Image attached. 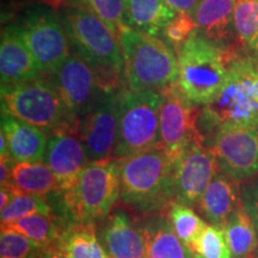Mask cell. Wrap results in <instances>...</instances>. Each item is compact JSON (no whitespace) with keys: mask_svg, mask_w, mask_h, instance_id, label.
<instances>
[{"mask_svg":"<svg viewBox=\"0 0 258 258\" xmlns=\"http://www.w3.org/2000/svg\"><path fill=\"white\" fill-rule=\"evenodd\" d=\"M258 127V57H231L221 92L198 115V139L211 147L224 131Z\"/></svg>","mask_w":258,"mask_h":258,"instance_id":"obj_1","label":"cell"},{"mask_svg":"<svg viewBox=\"0 0 258 258\" xmlns=\"http://www.w3.org/2000/svg\"><path fill=\"white\" fill-rule=\"evenodd\" d=\"M122 205L143 214L166 212L175 201V160L163 147L117 159Z\"/></svg>","mask_w":258,"mask_h":258,"instance_id":"obj_2","label":"cell"},{"mask_svg":"<svg viewBox=\"0 0 258 258\" xmlns=\"http://www.w3.org/2000/svg\"><path fill=\"white\" fill-rule=\"evenodd\" d=\"M61 21L71 48L91 64L103 88L121 89L124 62L117 35L98 16L77 2L63 8Z\"/></svg>","mask_w":258,"mask_h":258,"instance_id":"obj_3","label":"cell"},{"mask_svg":"<svg viewBox=\"0 0 258 258\" xmlns=\"http://www.w3.org/2000/svg\"><path fill=\"white\" fill-rule=\"evenodd\" d=\"M231 55L225 48L195 29L177 50V86L190 103L205 106L221 92L227 78Z\"/></svg>","mask_w":258,"mask_h":258,"instance_id":"obj_4","label":"cell"},{"mask_svg":"<svg viewBox=\"0 0 258 258\" xmlns=\"http://www.w3.org/2000/svg\"><path fill=\"white\" fill-rule=\"evenodd\" d=\"M124 70L123 78L132 91H161L177 82L178 59L175 49L165 41L124 27L118 34Z\"/></svg>","mask_w":258,"mask_h":258,"instance_id":"obj_5","label":"cell"},{"mask_svg":"<svg viewBox=\"0 0 258 258\" xmlns=\"http://www.w3.org/2000/svg\"><path fill=\"white\" fill-rule=\"evenodd\" d=\"M120 200L117 160L91 161L69 189L59 194V205L70 221L96 222L112 212Z\"/></svg>","mask_w":258,"mask_h":258,"instance_id":"obj_6","label":"cell"},{"mask_svg":"<svg viewBox=\"0 0 258 258\" xmlns=\"http://www.w3.org/2000/svg\"><path fill=\"white\" fill-rule=\"evenodd\" d=\"M2 112L40 128L48 137L57 131L78 127V121L49 77L2 89Z\"/></svg>","mask_w":258,"mask_h":258,"instance_id":"obj_7","label":"cell"},{"mask_svg":"<svg viewBox=\"0 0 258 258\" xmlns=\"http://www.w3.org/2000/svg\"><path fill=\"white\" fill-rule=\"evenodd\" d=\"M163 95L156 90H118V133L112 159L160 145Z\"/></svg>","mask_w":258,"mask_h":258,"instance_id":"obj_8","label":"cell"},{"mask_svg":"<svg viewBox=\"0 0 258 258\" xmlns=\"http://www.w3.org/2000/svg\"><path fill=\"white\" fill-rule=\"evenodd\" d=\"M17 25L42 73L53 76L71 54L61 17L49 6L34 5L25 10Z\"/></svg>","mask_w":258,"mask_h":258,"instance_id":"obj_9","label":"cell"},{"mask_svg":"<svg viewBox=\"0 0 258 258\" xmlns=\"http://www.w3.org/2000/svg\"><path fill=\"white\" fill-rule=\"evenodd\" d=\"M118 90H104L78 120V134L91 161L112 159L118 133Z\"/></svg>","mask_w":258,"mask_h":258,"instance_id":"obj_10","label":"cell"},{"mask_svg":"<svg viewBox=\"0 0 258 258\" xmlns=\"http://www.w3.org/2000/svg\"><path fill=\"white\" fill-rule=\"evenodd\" d=\"M160 146L176 160L195 139H198L196 106L180 92L176 83L161 90Z\"/></svg>","mask_w":258,"mask_h":258,"instance_id":"obj_11","label":"cell"},{"mask_svg":"<svg viewBox=\"0 0 258 258\" xmlns=\"http://www.w3.org/2000/svg\"><path fill=\"white\" fill-rule=\"evenodd\" d=\"M218 170L214 150L195 139L175 160V202L196 207Z\"/></svg>","mask_w":258,"mask_h":258,"instance_id":"obj_12","label":"cell"},{"mask_svg":"<svg viewBox=\"0 0 258 258\" xmlns=\"http://www.w3.org/2000/svg\"><path fill=\"white\" fill-rule=\"evenodd\" d=\"M49 78L77 121L91 109L105 90L91 64L74 51Z\"/></svg>","mask_w":258,"mask_h":258,"instance_id":"obj_13","label":"cell"},{"mask_svg":"<svg viewBox=\"0 0 258 258\" xmlns=\"http://www.w3.org/2000/svg\"><path fill=\"white\" fill-rule=\"evenodd\" d=\"M219 169L238 183L258 172V127L224 131L213 139Z\"/></svg>","mask_w":258,"mask_h":258,"instance_id":"obj_14","label":"cell"},{"mask_svg":"<svg viewBox=\"0 0 258 258\" xmlns=\"http://www.w3.org/2000/svg\"><path fill=\"white\" fill-rule=\"evenodd\" d=\"M43 160L55 175L59 194L69 189L83 170L91 163L77 127L62 129L51 134L48 138Z\"/></svg>","mask_w":258,"mask_h":258,"instance_id":"obj_15","label":"cell"},{"mask_svg":"<svg viewBox=\"0 0 258 258\" xmlns=\"http://www.w3.org/2000/svg\"><path fill=\"white\" fill-rule=\"evenodd\" d=\"M99 222V239L111 258H147L146 238L138 218L116 208Z\"/></svg>","mask_w":258,"mask_h":258,"instance_id":"obj_16","label":"cell"},{"mask_svg":"<svg viewBox=\"0 0 258 258\" xmlns=\"http://www.w3.org/2000/svg\"><path fill=\"white\" fill-rule=\"evenodd\" d=\"M44 74L22 37L17 24L8 25L0 42L2 89L42 78Z\"/></svg>","mask_w":258,"mask_h":258,"instance_id":"obj_17","label":"cell"},{"mask_svg":"<svg viewBox=\"0 0 258 258\" xmlns=\"http://www.w3.org/2000/svg\"><path fill=\"white\" fill-rule=\"evenodd\" d=\"M147 244V258H194L192 251L173 230L166 212L138 218Z\"/></svg>","mask_w":258,"mask_h":258,"instance_id":"obj_18","label":"cell"},{"mask_svg":"<svg viewBox=\"0 0 258 258\" xmlns=\"http://www.w3.org/2000/svg\"><path fill=\"white\" fill-rule=\"evenodd\" d=\"M240 203L238 182L221 172L213 177L195 208L209 225L224 228L228 218Z\"/></svg>","mask_w":258,"mask_h":258,"instance_id":"obj_19","label":"cell"},{"mask_svg":"<svg viewBox=\"0 0 258 258\" xmlns=\"http://www.w3.org/2000/svg\"><path fill=\"white\" fill-rule=\"evenodd\" d=\"M8 143V154L15 163L43 160L48 135L28 122L2 112V131Z\"/></svg>","mask_w":258,"mask_h":258,"instance_id":"obj_20","label":"cell"},{"mask_svg":"<svg viewBox=\"0 0 258 258\" xmlns=\"http://www.w3.org/2000/svg\"><path fill=\"white\" fill-rule=\"evenodd\" d=\"M235 0H201L192 12L198 29L222 47L234 29Z\"/></svg>","mask_w":258,"mask_h":258,"instance_id":"obj_21","label":"cell"},{"mask_svg":"<svg viewBox=\"0 0 258 258\" xmlns=\"http://www.w3.org/2000/svg\"><path fill=\"white\" fill-rule=\"evenodd\" d=\"M70 220L53 213H35L2 226L22 233L43 249H55Z\"/></svg>","mask_w":258,"mask_h":258,"instance_id":"obj_22","label":"cell"},{"mask_svg":"<svg viewBox=\"0 0 258 258\" xmlns=\"http://www.w3.org/2000/svg\"><path fill=\"white\" fill-rule=\"evenodd\" d=\"M124 5L127 27L154 36L177 16L164 0H124Z\"/></svg>","mask_w":258,"mask_h":258,"instance_id":"obj_23","label":"cell"},{"mask_svg":"<svg viewBox=\"0 0 258 258\" xmlns=\"http://www.w3.org/2000/svg\"><path fill=\"white\" fill-rule=\"evenodd\" d=\"M59 249L70 258H111L101 243L96 222L70 221Z\"/></svg>","mask_w":258,"mask_h":258,"instance_id":"obj_24","label":"cell"},{"mask_svg":"<svg viewBox=\"0 0 258 258\" xmlns=\"http://www.w3.org/2000/svg\"><path fill=\"white\" fill-rule=\"evenodd\" d=\"M11 186L18 192L44 198L51 194H59L55 175L44 160L14 163Z\"/></svg>","mask_w":258,"mask_h":258,"instance_id":"obj_25","label":"cell"},{"mask_svg":"<svg viewBox=\"0 0 258 258\" xmlns=\"http://www.w3.org/2000/svg\"><path fill=\"white\" fill-rule=\"evenodd\" d=\"M222 230L232 258H252L258 247V233L243 203L234 209Z\"/></svg>","mask_w":258,"mask_h":258,"instance_id":"obj_26","label":"cell"},{"mask_svg":"<svg viewBox=\"0 0 258 258\" xmlns=\"http://www.w3.org/2000/svg\"><path fill=\"white\" fill-rule=\"evenodd\" d=\"M234 31L243 46L258 50V0H235Z\"/></svg>","mask_w":258,"mask_h":258,"instance_id":"obj_27","label":"cell"},{"mask_svg":"<svg viewBox=\"0 0 258 258\" xmlns=\"http://www.w3.org/2000/svg\"><path fill=\"white\" fill-rule=\"evenodd\" d=\"M167 217L176 234L188 245L191 244L207 226V222L203 220L202 217L196 214L192 207L175 201L171 203L167 209Z\"/></svg>","mask_w":258,"mask_h":258,"instance_id":"obj_28","label":"cell"},{"mask_svg":"<svg viewBox=\"0 0 258 258\" xmlns=\"http://www.w3.org/2000/svg\"><path fill=\"white\" fill-rule=\"evenodd\" d=\"M189 246L194 258H232L224 230L214 225L206 226Z\"/></svg>","mask_w":258,"mask_h":258,"instance_id":"obj_29","label":"cell"},{"mask_svg":"<svg viewBox=\"0 0 258 258\" xmlns=\"http://www.w3.org/2000/svg\"><path fill=\"white\" fill-rule=\"evenodd\" d=\"M0 212V225L6 226L27 215L35 213H53L54 211L44 196L17 191L12 201Z\"/></svg>","mask_w":258,"mask_h":258,"instance_id":"obj_30","label":"cell"},{"mask_svg":"<svg viewBox=\"0 0 258 258\" xmlns=\"http://www.w3.org/2000/svg\"><path fill=\"white\" fill-rule=\"evenodd\" d=\"M74 2L84 5L96 16H98L117 35V37L121 29L127 27L124 0H74Z\"/></svg>","mask_w":258,"mask_h":258,"instance_id":"obj_31","label":"cell"},{"mask_svg":"<svg viewBox=\"0 0 258 258\" xmlns=\"http://www.w3.org/2000/svg\"><path fill=\"white\" fill-rule=\"evenodd\" d=\"M43 247H40L19 232L2 227L0 233V258H34Z\"/></svg>","mask_w":258,"mask_h":258,"instance_id":"obj_32","label":"cell"},{"mask_svg":"<svg viewBox=\"0 0 258 258\" xmlns=\"http://www.w3.org/2000/svg\"><path fill=\"white\" fill-rule=\"evenodd\" d=\"M195 29H198V25L194 21L192 15L177 14L161 32V36L169 46L177 51Z\"/></svg>","mask_w":258,"mask_h":258,"instance_id":"obj_33","label":"cell"},{"mask_svg":"<svg viewBox=\"0 0 258 258\" xmlns=\"http://www.w3.org/2000/svg\"><path fill=\"white\" fill-rule=\"evenodd\" d=\"M241 203L252 219L258 233V179L243 189Z\"/></svg>","mask_w":258,"mask_h":258,"instance_id":"obj_34","label":"cell"},{"mask_svg":"<svg viewBox=\"0 0 258 258\" xmlns=\"http://www.w3.org/2000/svg\"><path fill=\"white\" fill-rule=\"evenodd\" d=\"M171 9L175 10L177 14L192 15L194 10L201 0H164Z\"/></svg>","mask_w":258,"mask_h":258,"instance_id":"obj_35","label":"cell"},{"mask_svg":"<svg viewBox=\"0 0 258 258\" xmlns=\"http://www.w3.org/2000/svg\"><path fill=\"white\" fill-rule=\"evenodd\" d=\"M16 194H17V191L10 185H5L0 188V211L4 209L12 201Z\"/></svg>","mask_w":258,"mask_h":258,"instance_id":"obj_36","label":"cell"},{"mask_svg":"<svg viewBox=\"0 0 258 258\" xmlns=\"http://www.w3.org/2000/svg\"><path fill=\"white\" fill-rule=\"evenodd\" d=\"M34 258H70L63 251H61L59 247L55 249H43L40 251Z\"/></svg>","mask_w":258,"mask_h":258,"instance_id":"obj_37","label":"cell"},{"mask_svg":"<svg viewBox=\"0 0 258 258\" xmlns=\"http://www.w3.org/2000/svg\"><path fill=\"white\" fill-rule=\"evenodd\" d=\"M257 254H258V247H257Z\"/></svg>","mask_w":258,"mask_h":258,"instance_id":"obj_38","label":"cell"},{"mask_svg":"<svg viewBox=\"0 0 258 258\" xmlns=\"http://www.w3.org/2000/svg\"><path fill=\"white\" fill-rule=\"evenodd\" d=\"M257 54H258V50H257Z\"/></svg>","mask_w":258,"mask_h":258,"instance_id":"obj_39","label":"cell"}]
</instances>
